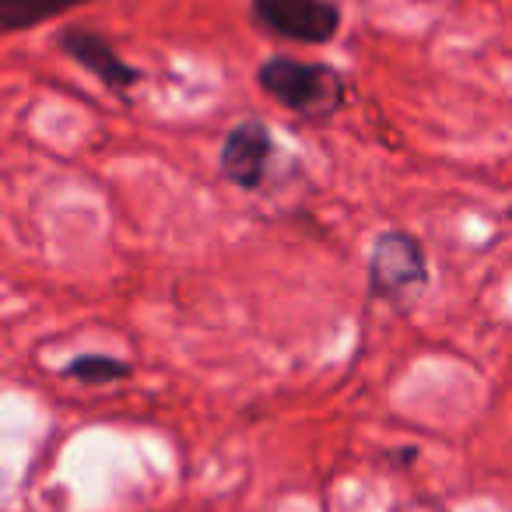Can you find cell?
<instances>
[{
    "label": "cell",
    "mask_w": 512,
    "mask_h": 512,
    "mask_svg": "<svg viewBox=\"0 0 512 512\" xmlns=\"http://www.w3.org/2000/svg\"><path fill=\"white\" fill-rule=\"evenodd\" d=\"M428 285V256L421 242L404 228H386L369 249V292L372 299L404 302Z\"/></svg>",
    "instance_id": "cell-2"
},
{
    "label": "cell",
    "mask_w": 512,
    "mask_h": 512,
    "mask_svg": "<svg viewBox=\"0 0 512 512\" xmlns=\"http://www.w3.org/2000/svg\"><path fill=\"white\" fill-rule=\"evenodd\" d=\"M78 4L85 0H0V25L4 32H22L50 22L64 11H74Z\"/></svg>",
    "instance_id": "cell-6"
},
{
    "label": "cell",
    "mask_w": 512,
    "mask_h": 512,
    "mask_svg": "<svg viewBox=\"0 0 512 512\" xmlns=\"http://www.w3.org/2000/svg\"><path fill=\"white\" fill-rule=\"evenodd\" d=\"M256 81L278 106L302 120H330L348 102V81L337 67L309 64L285 53H274L260 64Z\"/></svg>",
    "instance_id": "cell-1"
},
{
    "label": "cell",
    "mask_w": 512,
    "mask_h": 512,
    "mask_svg": "<svg viewBox=\"0 0 512 512\" xmlns=\"http://www.w3.org/2000/svg\"><path fill=\"white\" fill-rule=\"evenodd\" d=\"M249 11L264 32L292 43L327 46L341 29V8L334 0H249Z\"/></svg>",
    "instance_id": "cell-3"
},
{
    "label": "cell",
    "mask_w": 512,
    "mask_h": 512,
    "mask_svg": "<svg viewBox=\"0 0 512 512\" xmlns=\"http://www.w3.org/2000/svg\"><path fill=\"white\" fill-rule=\"evenodd\" d=\"M134 369L130 362L113 355H78L64 365V379H74V383L85 386H106V383H120V379H130Z\"/></svg>",
    "instance_id": "cell-7"
},
{
    "label": "cell",
    "mask_w": 512,
    "mask_h": 512,
    "mask_svg": "<svg viewBox=\"0 0 512 512\" xmlns=\"http://www.w3.org/2000/svg\"><path fill=\"white\" fill-rule=\"evenodd\" d=\"M274 155H278V148H274L271 127L260 120H242V123H235L225 134V141H221L218 172H221V179H228L232 186L253 193L271 176Z\"/></svg>",
    "instance_id": "cell-4"
},
{
    "label": "cell",
    "mask_w": 512,
    "mask_h": 512,
    "mask_svg": "<svg viewBox=\"0 0 512 512\" xmlns=\"http://www.w3.org/2000/svg\"><path fill=\"white\" fill-rule=\"evenodd\" d=\"M57 43H60V50L74 60V64L85 67L88 74H95L109 92L127 95L130 88L141 81V71L130 67L127 60L113 50V43L102 39L95 29H64L57 36Z\"/></svg>",
    "instance_id": "cell-5"
}]
</instances>
